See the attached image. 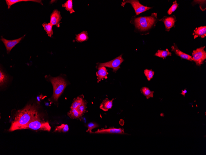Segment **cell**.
<instances>
[{
    "instance_id": "cell-1",
    "label": "cell",
    "mask_w": 206,
    "mask_h": 155,
    "mask_svg": "<svg viewBox=\"0 0 206 155\" xmlns=\"http://www.w3.org/2000/svg\"><path fill=\"white\" fill-rule=\"evenodd\" d=\"M39 115L36 106L31 104L27 105L24 108L16 112L9 131L24 130L28 124Z\"/></svg>"
},
{
    "instance_id": "cell-2",
    "label": "cell",
    "mask_w": 206,
    "mask_h": 155,
    "mask_svg": "<svg viewBox=\"0 0 206 155\" xmlns=\"http://www.w3.org/2000/svg\"><path fill=\"white\" fill-rule=\"evenodd\" d=\"M157 14L152 13L150 17H139L135 18L133 23L136 29L139 31L143 32L150 30L158 21Z\"/></svg>"
},
{
    "instance_id": "cell-3",
    "label": "cell",
    "mask_w": 206,
    "mask_h": 155,
    "mask_svg": "<svg viewBox=\"0 0 206 155\" xmlns=\"http://www.w3.org/2000/svg\"><path fill=\"white\" fill-rule=\"evenodd\" d=\"M47 76V79L51 82L53 87V92L52 98L54 101L57 102L66 87L67 82L62 77Z\"/></svg>"
},
{
    "instance_id": "cell-4",
    "label": "cell",
    "mask_w": 206,
    "mask_h": 155,
    "mask_svg": "<svg viewBox=\"0 0 206 155\" xmlns=\"http://www.w3.org/2000/svg\"><path fill=\"white\" fill-rule=\"evenodd\" d=\"M40 117L39 115L34 118L25 127L24 129L43 130L48 132L50 131L51 128L49 123L41 121Z\"/></svg>"
},
{
    "instance_id": "cell-5",
    "label": "cell",
    "mask_w": 206,
    "mask_h": 155,
    "mask_svg": "<svg viewBox=\"0 0 206 155\" xmlns=\"http://www.w3.org/2000/svg\"><path fill=\"white\" fill-rule=\"evenodd\" d=\"M205 47H201L194 50L192 53L193 61H194L196 65L200 66L203 64L206 59V52L204 50Z\"/></svg>"
},
{
    "instance_id": "cell-6",
    "label": "cell",
    "mask_w": 206,
    "mask_h": 155,
    "mask_svg": "<svg viewBox=\"0 0 206 155\" xmlns=\"http://www.w3.org/2000/svg\"><path fill=\"white\" fill-rule=\"evenodd\" d=\"M124 61L122 55H121L119 57L111 61L104 63H98L97 67H105L111 68L113 69V72H116L120 68V65Z\"/></svg>"
},
{
    "instance_id": "cell-7",
    "label": "cell",
    "mask_w": 206,
    "mask_h": 155,
    "mask_svg": "<svg viewBox=\"0 0 206 155\" xmlns=\"http://www.w3.org/2000/svg\"><path fill=\"white\" fill-rule=\"evenodd\" d=\"M127 3L130 4L135 12L136 15L140 14L151 9L153 7H149L141 4L139 1L137 0H130V1H123L122 2V6H124Z\"/></svg>"
},
{
    "instance_id": "cell-8",
    "label": "cell",
    "mask_w": 206,
    "mask_h": 155,
    "mask_svg": "<svg viewBox=\"0 0 206 155\" xmlns=\"http://www.w3.org/2000/svg\"><path fill=\"white\" fill-rule=\"evenodd\" d=\"M160 20L164 23L166 31L168 32L172 27H175L176 19L175 16L173 15L170 17L165 16Z\"/></svg>"
},
{
    "instance_id": "cell-9",
    "label": "cell",
    "mask_w": 206,
    "mask_h": 155,
    "mask_svg": "<svg viewBox=\"0 0 206 155\" xmlns=\"http://www.w3.org/2000/svg\"><path fill=\"white\" fill-rule=\"evenodd\" d=\"M25 36L17 39L13 40H8L1 37V41L4 44L6 49L7 53H9L12 49L19 44L20 41L25 37Z\"/></svg>"
},
{
    "instance_id": "cell-10",
    "label": "cell",
    "mask_w": 206,
    "mask_h": 155,
    "mask_svg": "<svg viewBox=\"0 0 206 155\" xmlns=\"http://www.w3.org/2000/svg\"><path fill=\"white\" fill-rule=\"evenodd\" d=\"M61 19L60 12L58 10L55 9L51 14L50 23L53 26L55 25L58 27H59Z\"/></svg>"
},
{
    "instance_id": "cell-11",
    "label": "cell",
    "mask_w": 206,
    "mask_h": 155,
    "mask_svg": "<svg viewBox=\"0 0 206 155\" xmlns=\"http://www.w3.org/2000/svg\"><path fill=\"white\" fill-rule=\"evenodd\" d=\"M92 133L97 134L111 133L118 134H125L124 129L120 128H110L108 129H98L97 131Z\"/></svg>"
},
{
    "instance_id": "cell-12",
    "label": "cell",
    "mask_w": 206,
    "mask_h": 155,
    "mask_svg": "<svg viewBox=\"0 0 206 155\" xmlns=\"http://www.w3.org/2000/svg\"><path fill=\"white\" fill-rule=\"evenodd\" d=\"M171 49L172 51L174 52L177 55L179 56L182 59L190 61H193L192 56L181 51L175 44L174 43L173 45L172 46Z\"/></svg>"
},
{
    "instance_id": "cell-13",
    "label": "cell",
    "mask_w": 206,
    "mask_h": 155,
    "mask_svg": "<svg viewBox=\"0 0 206 155\" xmlns=\"http://www.w3.org/2000/svg\"><path fill=\"white\" fill-rule=\"evenodd\" d=\"M97 68L98 70V71L96 73L98 77V82H100L101 80H103L104 79H107V75L108 73L106 68L105 67H98Z\"/></svg>"
},
{
    "instance_id": "cell-14",
    "label": "cell",
    "mask_w": 206,
    "mask_h": 155,
    "mask_svg": "<svg viewBox=\"0 0 206 155\" xmlns=\"http://www.w3.org/2000/svg\"><path fill=\"white\" fill-rule=\"evenodd\" d=\"M193 35L194 39L200 37L202 38H205L206 36V26H203L196 28L194 30Z\"/></svg>"
},
{
    "instance_id": "cell-15",
    "label": "cell",
    "mask_w": 206,
    "mask_h": 155,
    "mask_svg": "<svg viewBox=\"0 0 206 155\" xmlns=\"http://www.w3.org/2000/svg\"><path fill=\"white\" fill-rule=\"evenodd\" d=\"M114 100L113 98L111 100H110L108 98H106L101 104L100 109L105 111H107L109 109H111L113 106V101Z\"/></svg>"
},
{
    "instance_id": "cell-16",
    "label": "cell",
    "mask_w": 206,
    "mask_h": 155,
    "mask_svg": "<svg viewBox=\"0 0 206 155\" xmlns=\"http://www.w3.org/2000/svg\"><path fill=\"white\" fill-rule=\"evenodd\" d=\"M6 4L8 6V9H10L11 7L13 4L21 2L32 1L39 3L43 5L41 1L39 0H6Z\"/></svg>"
},
{
    "instance_id": "cell-17",
    "label": "cell",
    "mask_w": 206,
    "mask_h": 155,
    "mask_svg": "<svg viewBox=\"0 0 206 155\" xmlns=\"http://www.w3.org/2000/svg\"><path fill=\"white\" fill-rule=\"evenodd\" d=\"M76 41L77 42H82L88 40L89 37L87 31H84L80 34L76 35Z\"/></svg>"
},
{
    "instance_id": "cell-18",
    "label": "cell",
    "mask_w": 206,
    "mask_h": 155,
    "mask_svg": "<svg viewBox=\"0 0 206 155\" xmlns=\"http://www.w3.org/2000/svg\"><path fill=\"white\" fill-rule=\"evenodd\" d=\"M155 55L165 59L167 56H171L172 53L170 52L168 49H166V50H158Z\"/></svg>"
},
{
    "instance_id": "cell-19",
    "label": "cell",
    "mask_w": 206,
    "mask_h": 155,
    "mask_svg": "<svg viewBox=\"0 0 206 155\" xmlns=\"http://www.w3.org/2000/svg\"><path fill=\"white\" fill-rule=\"evenodd\" d=\"M141 92L146 96L147 99L150 98H153L154 91H151L148 87H144L140 89Z\"/></svg>"
},
{
    "instance_id": "cell-20",
    "label": "cell",
    "mask_w": 206,
    "mask_h": 155,
    "mask_svg": "<svg viewBox=\"0 0 206 155\" xmlns=\"http://www.w3.org/2000/svg\"><path fill=\"white\" fill-rule=\"evenodd\" d=\"M42 26L44 28V29L46 32L48 36L51 37L53 34V32L52 29L53 25L50 23H43Z\"/></svg>"
},
{
    "instance_id": "cell-21",
    "label": "cell",
    "mask_w": 206,
    "mask_h": 155,
    "mask_svg": "<svg viewBox=\"0 0 206 155\" xmlns=\"http://www.w3.org/2000/svg\"><path fill=\"white\" fill-rule=\"evenodd\" d=\"M62 7H63L65 8L69 12L70 14L75 12L73 8L72 0H68L66 3L62 5Z\"/></svg>"
},
{
    "instance_id": "cell-22",
    "label": "cell",
    "mask_w": 206,
    "mask_h": 155,
    "mask_svg": "<svg viewBox=\"0 0 206 155\" xmlns=\"http://www.w3.org/2000/svg\"><path fill=\"white\" fill-rule=\"evenodd\" d=\"M69 127L67 124H61L60 126H56L54 132H66L69 131Z\"/></svg>"
},
{
    "instance_id": "cell-23",
    "label": "cell",
    "mask_w": 206,
    "mask_h": 155,
    "mask_svg": "<svg viewBox=\"0 0 206 155\" xmlns=\"http://www.w3.org/2000/svg\"><path fill=\"white\" fill-rule=\"evenodd\" d=\"M68 115L69 117L73 119L79 118L82 116L77 109H71Z\"/></svg>"
},
{
    "instance_id": "cell-24",
    "label": "cell",
    "mask_w": 206,
    "mask_h": 155,
    "mask_svg": "<svg viewBox=\"0 0 206 155\" xmlns=\"http://www.w3.org/2000/svg\"><path fill=\"white\" fill-rule=\"evenodd\" d=\"M8 76L1 69L0 71V85L3 87L7 82L8 79Z\"/></svg>"
},
{
    "instance_id": "cell-25",
    "label": "cell",
    "mask_w": 206,
    "mask_h": 155,
    "mask_svg": "<svg viewBox=\"0 0 206 155\" xmlns=\"http://www.w3.org/2000/svg\"><path fill=\"white\" fill-rule=\"evenodd\" d=\"M144 74L148 81H150L153 78L155 73L152 69H147L144 70Z\"/></svg>"
},
{
    "instance_id": "cell-26",
    "label": "cell",
    "mask_w": 206,
    "mask_h": 155,
    "mask_svg": "<svg viewBox=\"0 0 206 155\" xmlns=\"http://www.w3.org/2000/svg\"><path fill=\"white\" fill-rule=\"evenodd\" d=\"M179 4L177 3L176 1L173 2V5L168 10L167 13L168 15H171L174 12L178 7Z\"/></svg>"
},
{
    "instance_id": "cell-27",
    "label": "cell",
    "mask_w": 206,
    "mask_h": 155,
    "mask_svg": "<svg viewBox=\"0 0 206 155\" xmlns=\"http://www.w3.org/2000/svg\"><path fill=\"white\" fill-rule=\"evenodd\" d=\"M86 103L84 101L83 103L78 107L77 109L80 114L82 116L84 113L86 111Z\"/></svg>"
},
{
    "instance_id": "cell-28",
    "label": "cell",
    "mask_w": 206,
    "mask_h": 155,
    "mask_svg": "<svg viewBox=\"0 0 206 155\" xmlns=\"http://www.w3.org/2000/svg\"><path fill=\"white\" fill-rule=\"evenodd\" d=\"M99 125L98 124L95 123L90 122L87 125V127L88 128L87 132H90V133H93L92 130L98 128Z\"/></svg>"
},
{
    "instance_id": "cell-29",
    "label": "cell",
    "mask_w": 206,
    "mask_h": 155,
    "mask_svg": "<svg viewBox=\"0 0 206 155\" xmlns=\"http://www.w3.org/2000/svg\"><path fill=\"white\" fill-rule=\"evenodd\" d=\"M205 2V1H193V2H195L196 4H200V8L202 11H204L206 9V6L204 5V4L205 5V3H204Z\"/></svg>"
},
{
    "instance_id": "cell-30",
    "label": "cell",
    "mask_w": 206,
    "mask_h": 155,
    "mask_svg": "<svg viewBox=\"0 0 206 155\" xmlns=\"http://www.w3.org/2000/svg\"><path fill=\"white\" fill-rule=\"evenodd\" d=\"M79 106L78 101L77 98H76L72 104V106H71L70 107V108L71 109H77Z\"/></svg>"
},
{
    "instance_id": "cell-31",
    "label": "cell",
    "mask_w": 206,
    "mask_h": 155,
    "mask_svg": "<svg viewBox=\"0 0 206 155\" xmlns=\"http://www.w3.org/2000/svg\"><path fill=\"white\" fill-rule=\"evenodd\" d=\"M182 93H181V95H183L184 97H185L187 93V90L186 89H184V90H182Z\"/></svg>"
}]
</instances>
